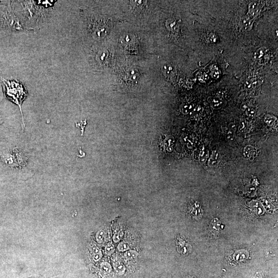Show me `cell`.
Returning <instances> with one entry per match:
<instances>
[{
  "instance_id": "obj_1",
  "label": "cell",
  "mask_w": 278,
  "mask_h": 278,
  "mask_svg": "<svg viewBox=\"0 0 278 278\" xmlns=\"http://www.w3.org/2000/svg\"><path fill=\"white\" fill-rule=\"evenodd\" d=\"M3 83L7 98L17 104L20 108L22 117V124L23 128H25L21 106L23 101L27 97V92L23 86L19 82L6 81L3 79Z\"/></svg>"
},
{
  "instance_id": "obj_2",
  "label": "cell",
  "mask_w": 278,
  "mask_h": 278,
  "mask_svg": "<svg viewBox=\"0 0 278 278\" xmlns=\"http://www.w3.org/2000/svg\"><path fill=\"white\" fill-rule=\"evenodd\" d=\"M1 159L3 162L10 167L22 166L26 162L25 161H22V159H25L22 158V154L15 150L4 154Z\"/></svg>"
},
{
  "instance_id": "obj_3",
  "label": "cell",
  "mask_w": 278,
  "mask_h": 278,
  "mask_svg": "<svg viewBox=\"0 0 278 278\" xmlns=\"http://www.w3.org/2000/svg\"><path fill=\"white\" fill-rule=\"evenodd\" d=\"M140 78V73L136 69H129L126 71L124 78L128 83L134 84L138 81Z\"/></svg>"
},
{
  "instance_id": "obj_4",
  "label": "cell",
  "mask_w": 278,
  "mask_h": 278,
  "mask_svg": "<svg viewBox=\"0 0 278 278\" xmlns=\"http://www.w3.org/2000/svg\"><path fill=\"white\" fill-rule=\"evenodd\" d=\"M222 225L221 221L218 219H214L211 222L209 227L210 233L212 235L216 236L218 235L220 230L222 229Z\"/></svg>"
},
{
  "instance_id": "obj_5",
  "label": "cell",
  "mask_w": 278,
  "mask_h": 278,
  "mask_svg": "<svg viewBox=\"0 0 278 278\" xmlns=\"http://www.w3.org/2000/svg\"><path fill=\"white\" fill-rule=\"evenodd\" d=\"M113 267L115 272L118 276H123L126 273V268L125 265L119 260L113 261Z\"/></svg>"
},
{
  "instance_id": "obj_6",
  "label": "cell",
  "mask_w": 278,
  "mask_h": 278,
  "mask_svg": "<svg viewBox=\"0 0 278 278\" xmlns=\"http://www.w3.org/2000/svg\"><path fill=\"white\" fill-rule=\"evenodd\" d=\"M130 2L132 9L136 13H140L144 10L147 4V1H133Z\"/></svg>"
},
{
  "instance_id": "obj_7",
  "label": "cell",
  "mask_w": 278,
  "mask_h": 278,
  "mask_svg": "<svg viewBox=\"0 0 278 278\" xmlns=\"http://www.w3.org/2000/svg\"><path fill=\"white\" fill-rule=\"evenodd\" d=\"M235 125L231 123L224 131L227 139L229 141H233L234 138V132L235 131Z\"/></svg>"
},
{
  "instance_id": "obj_8",
  "label": "cell",
  "mask_w": 278,
  "mask_h": 278,
  "mask_svg": "<svg viewBox=\"0 0 278 278\" xmlns=\"http://www.w3.org/2000/svg\"><path fill=\"white\" fill-rule=\"evenodd\" d=\"M257 149L252 146H247L244 150V156L249 159L255 158L257 156Z\"/></svg>"
},
{
  "instance_id": "obj_9",
  "label": "cell",
  "mask_w": 278,
  "mask_h": 278,
  "mask_svg": "<svg viewBox=\"0 0 278 278\" xmlns=\"http://www.w3.org/2000/svg\"><path fill=\"white\" fill-rule=\"evenodd\" d=\"M101 270L102 274L105 276L110 275L113 271L112 266L107 262H102L101 264Z\"/></svg>"
},
{
  "instance_id": "obj_10",
  "label": "cell",
  "mask_w": 278,
  "mask_h": 278,
  "mask_svg": "<svg viewBox=\"0 0 278 278\" xmlns=\"http://www.w3.org/2000/svg\"><path fill=\"white\" fill-rule=\"evenodd\" d=\"M91 256L93 262H98L102 259V254L99 248H94L92 249Z\"/></svg>"
},
{
  "instance_id": "obj_11",
  "label": "cell",
  "mask_w": 278,
  "mask_h": 278,
  "mask_svg": "<svg viewBox=\"0 0 278 278\" xmlns=\"http://www.w3.org/2000/svg\"><path fill=\"white\" fill-rule=\"evenodd\" d=\"M139 256V253L136 250H129L124 253V258L127 261L136 260Z\"/></svg>"
},
{
  "instance_id": "obj_12",
  "label": "cell",
  "mask_w": 278,
  "mask_h": 278,
  "mask_svg": "<svg viewBox=\"0 0 278 278\" xmlns=\"http://www.w3.org/2000/svg\"><path fill=\"white\" fill-rule=\"evenodd\" d=\"M209 102L213 108L219 109L223 105V101L218 97L210 98Z\"/></svg>"
},
{
  "instance_id": "obj_13",
  "label": "cell",
  "mask_w": 278,
  "mask_h": 278,
  "mask_svg": "<svg viewBox=\"0 0 278 278\" xmlns=\"http://www.w3.org/2000/svg\"><path fill=\"white\" fill-rule=\"evenodd\" d=\"M107 234L105 230L101 229L95 235V240L99 244L104 243L106 240Z\"/></svg>"
},
{
  "instance_id": "obj_14",
  "label": "cell",
  "mask_w": 278,
  "mask_h": 278,
  "mask_svg": "<svg viewBox=\"0 0 278 278\" xmlns=\"http://www.w3.org/2000/svg\"><path fill=\"white\" fill-rule=\"evenodd\" d=\"M117 249L119 251L125 252L130 250V246L128 242L122 241L119 243Z\"/></svg>"
},
{
  "instance_id": "obj_15",
  "label": "cell",
  "mask_w": 278,
  "mask_h": 278,
  "mask_svg": "<svg viewBox=\"0 0 278 278\" xmlns=\"http://www.w3.org/2000/svg\"><path fill=\"white\" fill-rule=\"evenodd\" d=\"M124 236V233L123 230H118L114 233L113 237V241L115 243L120 242Z\"/></svg>"
},
{
  "instance_id": "obj_16",
  "label": "cell",
  "mask_w": 278,
  "mask_h": 278,
  "mask_svg": "<svg viewBox=\"0 0 278 278\" xmlns=\"http://www.w3.org/2000/svg\"><path fill=\"white\" fill-rule=\"evenodd\" d=\"M115 251V248L113 243L110 242L106 244L105 247V253L106 255L110 256L113 255Z\"/></svg>"
},
{
  "instance_id": "obj_17",
  "label": "cell",
  "mask_w": 278,
  "mask_h": 278,
  "mask_svg": "<svg viewBox=\"0 0 278 278\" xmlns=\"http://www.w3.org/2000/svg\"><path fill=\"white\" fill-rule=\"evenodd\" d=\"M218 163V154L214 152L210 159L209 164L211 166H215Z\"/></svg>"
},
{
  "instance_id": "obj_18",
  "label": "cell",
  "mask_w": 278,
  "mask_h": 278,
  "mask_svg": "<svg viewBox=\"0 0 278 278\" xmlns=\"http://www.w3.org/2000/svg\"><path fill=\"white\" fill-rule=\"evenodd\" d=\"M166 26L168 27V28L170 30L173 31L176 30H177L178 27L177 22L176 20H168V21L167 22Z\"/></svg>"
},
{
  "instance_id": "obj_19",
  "label": "cell",
  "mask_w": 278,
  "mask_h": 278,
  "mask_svg": "<svg viewBox=\"0 0 278 278\" xmlns=\"http://www.w3.org/2000/svg\"><path fill=\"white\" fill-rule=\"evenodd\" d=\"M173 67L170 65H166L164 66L162 68V71L164 74L167 76H170L173 73Z\"/></svg>"
},
{
  "instance_id": "obj_20",
  "label": "cell",
  "mask_w": 278,
  "mask_h": 278,
  "mask_svg": "<svg viewBox=\"0 0 278 278\" xmlns=\"http://www.w3.org/2000/svg\"><path fill=\"white\" fill-rule=\"evenodd\" d=\"M249 10L251 13L256 14L258 11V5L256 3H252L250 4Z\"/></svg>"
},
{
  "instance_id": "obj_21",
  "label": "cell",
  "mask_w": 278,
  "mask_h": 278,
  "mask_svg": "<svg viewBox=\"0 0 278 278\" xmlns=\"http://www.w3.org/2000/svg\"><path fill=\"white\" fill-rule=\"evenodd\" d=\"M246 115L249 116V117H253L255 115L256 111L255 109L252 107H248L247 109H246Z\"/></svg>"
},
{
  "instance_id": "obj_22",
  "label": "cell",
  "mask_w": 278,
  "mask_h": 278,
  "mask_svg": "<svg viewBox=\"0 0 278 278\" xmlns=\"http://www.w3.org/2000/svg\"><path fill=\"white\" fill-rule=\"evenodd\" d=\"M276 120V118L272 116H267L265 121L268 125H273Z\"/></svg>"
},
{
  "instance_id": "obj_23",
  "label": "cell",
  "mask_w": 278,
  "mask_h": 278,
  "mask_svg": "<svg viewBox=\"0 0 278 278\" xmlns=\"http://www.w3.org/2000/svg\"><path fill=\"white\" fill-rule=\"evenodd\" d=\"M241 124V127L240 129V131L244 133L248 132L249 131V128L248 123H246V122H243Z\"/></svg>"
},
{
  "instance_id": "obj_24",
  "label": "cell",
  "mask_w": 278,
  "mask_h": 278,
  "mask_svg": "<svg viewBox=\"0 0 278 278\" xmlns=\"http://www.w3.org/2000/svg\"><path fill=\"white\" fill-rule=\"evenodd\" d=\"M245 28H249L251 27L252 22L249 18H245L243 22Z\"/></svg>"
},
{
  "instance_id": "obj_25",
  "label": "cell",
  "mask_w": 278,
  "mask_h": 278,
  "mask_svg": "<svg viewBox=\"0 0 278 278\" xmlns=\"http://www.w3.org/2000/svg\"><path fill=\"white\" fill-rule=\"evenodd\" d=\"M209 39L210 42L216 43L217 38L215 34H211L209 36Z\"/></svg>"
},
{
  "instance_id": "obj_26",
  "label": "cell",
  "mask_w": 278,
  "mask_h": 278,
  "mask_svg": "<svg viewBox=\"0 0 278 278\" xmlns=\"http://www.w3.org/2000/svg\"><path fill=\"white\" fill-rule=\"evenodd\" d=\"M193 106L192 104L186 105L184 106V110L186 111V113L189 112L190 109H192Z\"/></svg>"
},
{
  "instance_id": "obj_27",
  "label": "cell",
  "mask_w": 278,
  "mask_h": 278,
  "mask_svg": "<svg viewBox=\"0 0 278 278\" xmlns=\"http://www.w3.org/2000/svg\"><path fill=\"white\" fill-rule=\"evenodd\" d=\"M263 53H264L263 51L261 50L258 51L256 53V57L258 59L261 58L262 57H263Z\"/></svg>"
},
{
  "instance_id": "obj_28",
  "label": "cell",
  "mask_w": 278,
  "mask_h": 278,
  "mask_svg": "<svg viewBox=\"0 0 278 278\" xmlns=\"http://www.w3.org/2000/svg\"><path fill=\"white\" fill-rule=\"evenodd\" d=\"M2 117H1V114H0V124H1L2 123Z\"/></svg>"
}]
</instances>
